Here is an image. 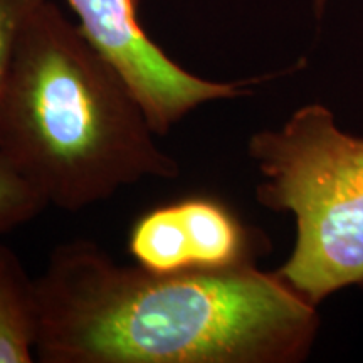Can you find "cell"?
Returning <instances> with one entry per match:
<instances>
[{"label": "cell", "mask_w": 363, "mask_h": 363, "mask_svg": "<svg viewBox=\"0 0 363 363\" xmlns=\"http://www.w3.org/2000/svg\"><path fill=\"white\" fill-rule=\"evenodd\" d=\"M38 333V283L19 257L0 244V363L34 362Z\"/></svg>", "instance_id": "8992f818"}, {"label": "cell", "mask_w": 363, "mask_h": 363, "mask_svg": "<svg viewBox=\"0 0 363 363\" xmlns=\"http://www.w3.org/2000/svg\"><path fill=\"white\" fill-rule=\"evenodd\" d=\"M325 6H326V0H315V12L318 19H321V16H323Z\"/></svg>", "instance_id": "30bf717a"}, {"label": "cell", "mask_w": 363, "mask_h": 363, "mask_svg": "<svg viewBox=\"0 0 363 363\" xmlns=\"http://www.w3.org/2000/svg\"><path fill=\"white\" fill-rule=\"evenodd\" d=\"M48 206L43 192L0 152V234L33 220Z\"/></svg>", "instance_id": "ba28073f"}, {"label": "cell", "mask_w": 363, "mask_h": 363, "mask_svg": "<svg viewBox=\"0 0 363 363\" xmlns=\"http://www.w3.org/2000/svg\"><path fill=\"white\" fill-rule=\"evenodd\" d=\"M128 251L136 264L153 272L194 269L179 203L140 217L130 230Z\"/></svg>", "instance_id": "52a82bcc"}, {"label": "cell", "mask_w": 363, "mask_h": 363, "mask_svg": "<svg viewBox=\"0 0 363 363\" xmlns=\"http://www.w3.org/2000/svg\"><path fill=\"white\" fill-rule=\"evenodd\" d=\"M81 33L120 71L157 135H165L206 103L251 94L269 76L219 83L177 65L148 38L138 19V0H66Z\"/></svg>", "instance_id": "277c9868"}, {"label": "cell", "mask_w": 363, "mask_h": 363, "mask_svg": "<svg viewBox=\"0 0 363 363\" xmlns=\"http://www.w3.org/2000/svg\"><path fill=\"white\" fill-rule=\"evenodd\" d=\"M177 203L194 269H229L252 262L251 235L225 206L207 197Z\"/></svg>", "instance_id": "5b68a950"}, {"label": "cell", "mask_w": 363, "mask_h": 363, "mask_svg": "<svg viewBox=\"0 0 363 363\" xmlns=\"http://www.w3.org/2000/svg\"><path fill=\"white\" fill-rule=\"evenodd\" d=\"M35 283L43 363H294L320 328L316 306L252 262L153 272L78 239Z\"/></svg>", "instance_id": "6da1fadb"}, {"label": "cell", "mask_w": 363, "mask_h": 363, "mask_svg": "<svg viewBox=\"0 0 363 363\" xmlns=\"http://www.w3.org/2000/svg\"><path fill=\"white\" fill-rule=\"evenodd\" d=\"M44 0H0V101L11 78L22 30Z\"/></svg>", "instance_id": "9c48e42d"}, {"label": "cell", "mask_w": 363, "mask_h": 363, "mask_svg": "<svg viewBox=\"0 0 363 363\" xmlns=\"http://www.w3.org/2000/svg\"><path fill=\"white\" fill-rule=\"evenodd\" d=\"M155 136L120 71L44 0L0 101V152L49 203L76 212L145 179L179 177Z\"/></svg>", "instance_id": "7a4b0ae2"}, {"label": "cell", "mask_w": 363, "mask_h": 363, "mask_svg": "<svg viewBox=\"0 0 363 363\" xmlns=\"http://www.w3.org/2000/svg\"><path fill=\"white\" fill-rule=\"evenodd\" d=\"M262 177L256 199L296 222L278 274L308 303L363 284V138L340 130L323 104H306L278 130L249 140Z\"/></svg>", "instance_id": "3957f363"}]
</instances>
